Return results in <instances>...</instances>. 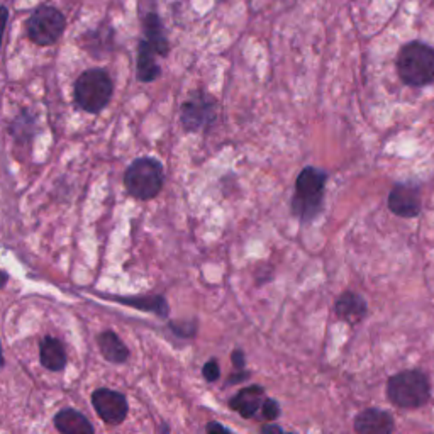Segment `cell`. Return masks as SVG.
Returning <instances> with one entry per match:
<instances>
[{
	"label": "cell",
	"mask_w": 434,
	"mask_h": 434,
	"mask_svg": "<svg viewBox=\"0 0 434 434\" xmlns=\"http://www.w3.org/2000/svg\"><path fill=\"white\" fill-rule=\"evenodd\" d=\"M328 174L321 168L306 167L297 176L294 197L290 201L292 216L301 222H310L319 216L324 201Z\"/></svg>",
	"instance_id": "6da1fadb"
},
{
	"label": "cell",
	"mask_w": 434,
	"mask_h": 434,
	"mask_svg": "<svg viewBox=\"0 0 434 434\" xmlns=\"http://www.w3.org/2000/svg\"><path fill=\"white\" fill-rule=\"evenodd\" d=\"M395 68L407 87L429 85L434 80V48L422 41H410L399 49Z\"/></svg>",
	"instance_id": "7a4b0ae2"
},
{
	"label": "cell",
	"mask_w": 434,
	"mask_h": 434,
	"mask_svg": "<svg viewBox=\"0 0 434 434\" xmlns=\"http://www.w3.org/2000/svg\"><path fill=\"white\" fill-rule=\"evenodd\" d=\"M387 397L401 409H419L431 397V383L419 370H406L390 376Z\"/></svg>",
	"instance_id": "3957f363"
},
{
	"label": "cell",
	"mask_w": 434,
	"mask_h": 434,
	"mask_svg": "<svg viewBox=\"0 0 434 434\" xmlns=\"http://www.w3.org/2000/svg\"><path fill=\"white\" fill-rule=\"evenodd\" d=\"M165 182L163 165L158 160L143 156L134 160L124 174L126 190L140 201H151L160 194Z\"/></svg>",
	"instance_id": "277c9868"
},
{
	"label": "cell",
	"mask_w": 434,
	"mask_h": 434,
	"mask_svg": "<svg viewBox=\"0 0 434 434\" xmlns=\"http://www.w3.org/2000/svg\"><path fill=\"white\" fill-rule=\"evenodd\" d=\"M112 99V80L106 70L92 68L83 72L75 83V101L82 110L99 114Z\"/></svg>",
	"instance_id": "5b68a950"
},
{
	"label": "cell",
	"mask_w": 434,
	"mask_h": 434,
	"mask_svg": "<svg viewBox=\"0 0 434 434\" xmlns=\"http://www.w3.org/2000/svg\"><path fill=\"white\" fill-rule=\"evenodd\" d=\"M217 121V101L206 90H194L188 94L180 109V122L187 133L209 131Z\"/></svg>",
	"instance_id": "8992f818"
},
{
	"label": "cell",
	"mask_w": 434,
	"mask_h": 434,
	"mask_svg": "<svg viewBox=\"0 0 434 434\" xmlns=\"http://www.w3.org/2000/svg\"><path fill=\"white\" fill-rule=\"evenodd\" d=\"M65 28H67V19L56 7L51 6L37 7L26 24L29 40L37 46L55 44L63 34Z\"/></svg>",
	"instance_id": "52a82bcc"
},
{
	"label": "cell",
	"mask_w": 434,
	"mask_h": 434,
	"mask_svg": "<svg viewBox=\"0 0 434 434\" xmlns=\"http://www.w3.org/2000/svg\"><path fill=\"white\" fill-rule=\"evenodd\" d=\"M92 406L101 419L109 426H119L129 414L128 399L121 392L101 387L92 394Z\"/></svg>",
	"instance_id": "ba28073f"
},
{
	"label": "cell",
	"mask_w": 434,
	"mask_h": 434,
	"mask_svg": "<svg viewBox=\"0 0 434 434\" xmlns=\"http://www.w3.org/2000/svg\"><path fill=\"white\" fill-rule=\"evenodd\" d=\"M387 206L392 214L404 219L417 217L421 214V192L419 187L410 183H397L392 187Z\"/></svg>",
	"instance_id": "9c48e42d"
},
{
	"label": "cell",
	"mask_w": 434,
	"mask_h": 434,
	"mask_svg": "<svg viewBox=\"0 0 434 434\" xmlns=\"http://www.w3.org/2000/svg\"><path fill=\"white\" fill-rule=\"evenodd\" d=\"M356 434H392L395 422L390 412L382 409H365L355 417Z\"/></svg>",
	"instance_id": "30bf717a"
},
{
	"label": "cell",
	"mask_w": 434,
	"mask_h": 434,
	"mask_svg": "<svg viewBox=\"0 0 434 434\" xmlns=\"http://www.w3.org/2000/svg\"><path fill=\"white\" fill-rule=\"evenodd\" d=\"M40 362L48 372H63L68 363L67 349L55 336H44L40 341Z\"/></svg>",
	"instance_id": "8fae6325"
},
{
	"label": "cell",
	"mask_w": 434,
	"mask_h": 434,
	"mask_svg": "<svg viewBox=\"0 0 434 434\" xmlns=\"http://www.w3.org/2000/svg\"><path fill=\"white\" fill-rule=\"evenodd\" d=\"M265 401V389L260 385H249L237 392L229 401V407L244 419L255 416Z\"/></svg>",
	"instance_id": "7c38bea8"
},
{
	"label": "cell",
	"mask_w": 434,
	"mask_h": 434,
	"mask_svg": "<svg viewBox=\"0 0 434 434\" xmlns=\"http://www.w3.org/2000/svg\"><path fill=\"white\" fill-rule=\"evenodd\" d=\"M53 424L60 434H95L94 424L75 409H63L56 412Z\"/></svg>",
	"instance_id": "4fadbf2b"
},
{
	"label": "cell",
	"mask_w": 434,
	"mask_h": 434,
	"mask_svg": "<svg viewBox=\"0 0 434 434\" xmlns=\"http://www.w3.org/2000/svg\"><path fill=\"white\" fill-rule=\"evenodd\" d=\"M97 347L101 349L102 356L106 362L114 365H122L129 360V348L126 347L124 341L117 336V333L102 331L97 336Z\"/></svg>",
	"instance_id": "5bb4252c"
},
{
	"label": "cell",
	"mask_w": 434,
	"mask_h": 434,
	"mask_svg": "<svg viewBox=\"0 0 434 434\" xmlns=\"http://www.w3.org/2000/svg\"><path fill=\"white\" fill-rule=\"evenodd\" d=\"M110 301L119 302L122 306L133 307V309L151 312L161 319H167L170 312L167 299L163 295H140V297H110Z\"/></svg>",
	"instance_id": "9a60e30c"
},
{
	"label": "cell",
	"mask_w": 434,
	"mask_h": 434,
	"mask_svg": "<svg viewBox=\"0 0 434 434\" xmlns=\"http://www.w3.org/2000/svg\"><path fill=\"white\" fill-rule=\"evenodd\" d=\"M144 41L153 48V51L160 56H167L170 51V43H168V37L165 34L163 22H161L160 15L155 12L146 14L144 17Z\"/></svg>",
	"instance_id": "2e32d148"
},
{
	"label": "cell",
	"mask_w": 434,
	"mask_h": 434,
	"mask_svg": "<svg viewBox=\"0 0 434 434\" xmlns=\"http://www.w3.org/2000/svg\"><path fill=\"white\" fill-rule=\"evenodd\" d=\"M337 317L344 319L348 322H356L365 317L367 314V302L360 294L355 292H343L337 297L336 306H334Z\"/></svg>",
	"instance_id": "e0dca14e"
},
{
	"label": "cell",
	"mask_w": 434,
	"mask_h": 434,
	"mask_svg": "<svg viewBox=\"0 0 434 434\" xmlns=\"http://www.w3.org/2000/svg\"><path fill=\"white\" fill-rule=\"evenodd\" d=\"M156 53L153 51V48L146 43L144 40L140 41V48H137V61H136V68H137V78L141 82H153L160 76L161 68L160 65L156 63L155 60Z\"/></svg>",
	"instance_id": "ac0fdd59"
},
{
	"label": "cell",
	"mask_w": 434,
	"mask_h": 434,
	"mask_svg": "<svg viewBox=\"0 0 434 434\" xmlns=\"http://www.w3.org/2000/svg\"><path fill=\"white\" fill-rule=\"evenodd\" d=\"M12 136L17 143H29L33 136L36 134V121L31 116L28 110H22L17 117L14 119L12 129H10Z\"/></svg>",
	"instance_id": "d6986e66"
},
{
	"label": "cell",
	"mask_w": 434,
	"mask_h": 434,
	"mask_svg": "<svg viewBox=\"0 0 434 434\" xmlns=\"http://www.w3.org/2000/svg\"><path fill=\"white\" fill-rule=\"evenodd\" d=\"M170 329L174 331L176 336L180 337H194L195 336V331H197V326H195V322H187V321H172L170 324Z\"/></svg>",
	"instance_id": "ffe728a7"
},
{
	"label": "cell",
	"mask_w": 434,
	"mask_h": 434,
	"mask_svg": "<svg viewBox=\"0 0 434 434\" xmlns=\"http://www.w3.org/2000/svg\"><path fill=\"white\" fill-rule=\"evenodd\" d=\"M261 410H263V417L267 421H275L280 416V406L274 399H265Z\"/></svg>",
	"instance_id": "44dd1931"
},
{
	"label": "cell",
	"mask_w": 434,
	"mask_h": 434,
	"mask_svg": "<svg viewBox=\"0 0 434 434\" xmlns=\"http://www.w3.org/2000/svg\"><path fill=\"white\" fill-rule=\"evenodd\" d=\"M202 375L207 382H216V380L221 376V368H219L217 360H209L206 362V365L202 367Z\"/></svg>",
	"instance_id": "7402d4cb"
},
{
	"label": "cell",
	"mask_w": 434,
	"mask_h": 434,
	"mask_svg": "<svg viewBox=\"0 0 434 434\" xmlns=\"http://www.w3.org/2000/svg\"><path fill=\"white\" fill-rule=\"evenodd\" d=\"M231 362H233V367L236 368V370H244L247 360H244L243 349H234V351L231 353Z\"/></svg>",
	"instance_id": "603a6c76"
},
{
	"label": "cell",
	"mask_w": 434,
	"mask_h": 434,
	"mask_svg": "<svg viewBox=\"0 0 434 434\" xmlns=\"http://www.w3.org/2000/svg\"><path fill=\"white\" fill-rule=\"evenodd\" d=\"M207 429V434H231V431H229L228 428H224L222 424H219V422H209V424L206 426Z\"/></svg>",
	"instance_id": "cb8c5ba5"
},
{
	"label": "cell",
	"mask_w": 434,
	"mask_h": 434,
	"mask_svg": "<svg viewBox=\"0 0 434 434\" xmlns=\"http://www.w3.org/2000/svg\"><path fill=\"white\" fill-rule=\"evenodd\" d=\"M7 19H9V10H7V7L0 6V46H2V37L7 26Z\"/></svg>",
	"instance_id": "d4e9b609"
},
{
	"label": "cell",
	"mask_w": 434,
	"mask_h": 434,
	"mask_svg": "<svg viewBox=\"0 0 434 434\" xmlns=\"http://www.w3.org/2000/svg\"><path fill=\"white\" fill-rule=\"evenodd\" d=\"M261 434H285L278 424H265L261 428Z\"/></svg>",
	"instance_id": "484cf974"
},
{
	"label": "cell",
	"mask_w": 434,
	"mask_h": 434,
	"mask_svg": "<svg viewBox=\"0 0 434 434\" xmlns=\"http://www.w3.org/2000/svg\"><path fill=\"white\" fill-rule=\"evenodd\" d=\"M249 372H241V374H233L231 376H229V385H234V383H240V382H244V380L249 378Z\"/></svg>",
	"instance_id": "4316f807"
},
{
	"label": "cell",
	"mask_w": 434,
	"mask_h": 434,
	"mask_svg": "<svg viewBox=\"0 0 434 434\" xmlns=\"http://www.w3.org/2000/svg\"><path fill=\"white\" fill-rule=\"evenodd\" d=\"M7 282H9V274H7V272H3V270H0V289H3Z\"/></svg>",
	"instance_id": "83f0119b"
},
{
	"label": "cell",
	"mask_w": 434,
	"mask_h": 434,
	"mask_svg": "<svg viewBox=\"0 0 434 434\" xmlns=\"http://www.w3.org/2000/svg\"><path fill=\"white\" fill-rule=\"evenodd\" d=\"M160 431H161V434H170V428H168L167 422H163V424L160 426Z\"/></svg>",
	"instance_id": "f1b7e54d"
},
{
	"label": "cell",
	"mask_w": 434,
	"mask_h": 434,
	"mask_svg": "<svg viewBox=\"0 0 434 434\" xmlns=\"http://www.w3.org/2000/svg\"><path fill=\"white\" fill-rule=\"evenodd\" d=\"M6 365V360H3V351H2V341H0V368Z\"/></svg>",
	"instance_id": "f546056e"
},
{
	"label": "cell",
	"mask_w": 434,
	"mask_h": 434,
	"mask_svg": "<svg viewBox=\"0 0 434 434\" xmlns=\"http://www.w3.org/2000/svg\"><path fill=\"white\" fill-rule=\"evenodd\" d=\"M285 434H294V433H285Z\"/></svg>",
	"instance_id": "4dcf8cb0"
}]
</instances>
